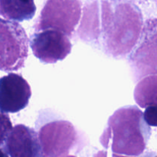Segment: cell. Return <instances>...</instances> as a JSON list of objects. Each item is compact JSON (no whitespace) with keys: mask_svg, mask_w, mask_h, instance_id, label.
<instances>
[{"mask_svg":"<svg viewBox=\"0 0 157 157\" xmlns=\"http://www.w3.org/2000/svg\"><path fill=\"white\" fill-rule=\"evenodd\" d=\"M134 99L142 108L157 107V75H148L140 80L135 87Z\"/></svg>","mask_w":157,"mask_h":157,"instance_id":"obj_11","label":"cell"},{"mask_svg":"<svg viewBox=\"0 0 157 157\" xmlns=\"http://www.w3.org/2000/svg\"><path fill=\"white\" fill-rule=\"evenodd\" d=\"M36 11L34 0H0V15L8 20L32 19Z\"/></svg>","mask_w":157,"mask_h":157,"instance_id":"obj_10","label":"cell"},{"mask_svg":"<svg viewBox=\"0 0 157 157\" xmlns=\"http://www.w3.org/2000/svg\"><path fill=\"white\" fill-rule=\"evenodd\" d=\"M65 157H76V156H67Z\"/></svg>","mask_w":157,"mask_h":157,"instance_id":"obj_16","label":"cell"},{"mask_svg":"<svg viewBox=\"0 0 157 157\" xmlns=\"http://www.w3.org/2000/svg\"><path fill=\"white\" fill-rule=\"evenodd\" d=\"M112 157H133V156H122V155H117L115 153H113V154H112Z\"/></svg>","mask_w":157,"mask_h":157,"instance_id":"obj_15","label":"cell"},{"mask_svg":"<svg viewBox=\"0 0 157 157\" xmlns=\"http://www.w3.org/2000/svg\"><path fill=\"white\" fill-rule=\"evenodd\" d=\"M12 129V124L9 115L0 110V146L6 141Z\"/></svg>","mask_w":157,"mask_h":157,"instance_id":"obj_12","label":"cell"},{"mask_svg":"<svg viewBox=\"0 0 157 157\" xmlns=\"http://www.w3.org/2000/svg\"><path fill=\"white\" fill-rule=\"evenodd\" d=\"M0 157H9V153L6 150V149L0 148Z\"/></svg>","mask_w":157,"mask_h":157,"instance_id":"obj_14","label":"cell"},{"mask_svg":"<svg viewBox=\"0 0 157 157\" xmlns=\"http://www.w3.org/2000/svg\"><path fill=\"white\" fill-rule=\"evenodd\" d=\"M143 15L136 6L122 4L114 10L107 4L93 6L84 12L78 34L86 43L102 49L114 58H125L140 39Z\"/></svg>","mask_w":157,"mask_h":157,"instance_id":"obj_1","label":"cell"},{"mask_svg":"<svg viewBox=\"0 0 157 157\" xmlns=\"http://www.w3.org/2000/svg\"><path fill=\"white\" fill-rule=\"evenodd\" d=\"M32 90L21 75L10 73L0 78V110L17 113L29 105Z\"/></svg>","mask_w":157,"mask_h":157,"instance_id":"obj_8","label":"cell"},{"mask_svg":"<svg viewBox=\"0 0 157 157\" xmlns=\"http://www.w3.org/2000/svg\"><path fill=\"white\" fill-rule=\"evenodd\" d=\"M29 40L16 21L0 18V71H14L24 67Z\"/></svg>","mask_w":157,"mask_h":157,"instance_id":"obj_3","label":"cell"},{"mask_svg":"<svg viewBox=\"0 0 157 157\" xmlns=\"http://www.w3.org/2000/svg\"><path fill=\"white\" fill-rule=\"evenodd\" d=\"M151 136V128L136 106L121 107L109 117L100 142L113 153L137 156L145 150Z\"/></svg>","mask_w":157,"mask_h":157,"instance_id":"obj_2","label":"cell"},{"mask_svg":"<svg viewBox=\"0 0 157 157\" xmlns=\"http://www.w3.org/2000/svg\"><path fill=\"white\" fill-rule=\"evenodd\" d=\"M29 44L34 55L45 64H55L64 60L72 48L68 37L55 29L35 32L31 36Z\"/></svg>","mask_w":157,"mask_h":157,"instance_id":"obj_7","label":"cell"},{"mask_svg":"<svg viewBox=\"0 0 157 157\" xmlns=\"http://www.w3.org/2000/svg\"><path fill=\"white\" fill-rule=\"evenodd\" d=\"M129 55L135 81L157 75V18L146 21L139 41Z\"/></svg>","mask_w":157,"mask_h":157,"instance_id":"obj_6","label":"cell"},{"mask_svg":"<svg viewBox=\"0 0 157 157\" xmlns=\"http://www.w3.org/2000/svg\"><path fill=\"white\" fill-rule=\"evenodd\" d=\"M5 142V149L11 157H43L38 133L25 125L12 127Z\"/></svg>","mask_w":157,"mask_h":157,"instance_id":"obj_9","label":"cell"},{"mask_svg":"<svg viewBox=\"0 0 157 157\" xmlns=\"http://www.w3.org/2000/svg\"><path fill=\"white\" fill-rule=\"evenodd\" d=\"M81 15L78 0H48L35 25V32L55 29L71 37Z\"/></svg>","mask_w":157,"mask_h":157,"instance_id":"obj_5","label":"cell"},{"mask_svg":"<svg viewBox=\"0 0 157 157\" xmlns=\"http://www.w3.org/2000/svg\"><path fill=\"white\" fill-rule=\"evenodd\" d=\"M38 135L43 157H65L81 143L75 126L64 120L46 122L39 127Z\"/></svg>","mask_w":157,"mask_h":157,"instance_id":"obj_4","label":"cell"},{"mask_svg":"<svg viewBox=\"0 0 157 157\" xmlns=\"http://www.w3.org/2000/svg\"><path fill=\"white\" fill-rule=\"evenodd\" d=\"M144 117L147 124L150 127H157V107L156 106H149L146 107L144 113Z\"/></svg>","mask_w":157,"mask_h":157,"instance_id":"obj_13","label":"cell"}]
</instances>
